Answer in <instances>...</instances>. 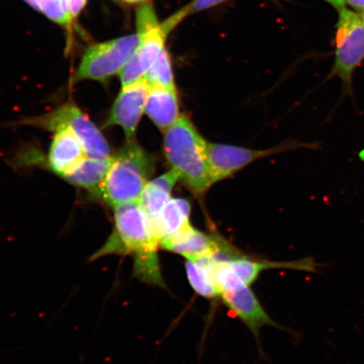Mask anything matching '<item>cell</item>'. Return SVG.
I'll return each mask as SVG.
<instances>
[{
    "mask_svg": "<svg viewBox=\"0 0 364 364\" xmlns=\"http://www.w3.org/2000/svg\"><path fill=\"white\" fill-rule=\"evenodd\" d=\"M361 19H362L363 25H364V12H363V15L361 16Z\"/></svg>",
    "mask_w": 364,
    "mask_h": 364,
    "instance_id": "obj_27",
    "label": "cell"
},
{
    "mask_svg": "<svg viewBox=\"0 0 364 364\" xmlns=\"http://www.w3.org/2000/svg\"><path fill=\"white\" fill-rule=\"evenodd\" d=\"M38 10L57 24L70 27L73 21L67 0H36Z\"/></svg>",
    "mask_w": 364,
    "mask_h": 364,
    "instance_id": "obj_20",
    "label": "cell"
},
{
    "mask_svg": "<svg viewBox=\"0 0 364 364\" xmlns=\"http://www.w3.org/2000/svg\"><path fill=\"white\" fill-rule=\"evenodd\" d=\"M213 258L216 284L225 306L248 326L255 336H258L263 326H277L267 315L257 296L250 289V286L241 281L232 270L228 263L230 257L215 255Z\"/></svg>",
    "mask_w": 364,
    "mask_h": 364,
    "instance_id": "obj_4",
    "label": "cell"
},
{
    "mask_svg": "<svg viewBox=\"0 0 364 364\" xmlns=\"http://www.w3.org/2000/svg\"><path fill=\"white\" fill-rule=\"evenodd\" d=\"M292 148V144H286L276 148L264 150L247 149L233 145L209 144L208 159L210 164L213 181H218L233 176L257 159L284 152Z\"/></svg>",
    "mask_w": 364,
    "mask_h": 364,
    "instance_id": "obj_9",
    "label": "cell"
},
{
    "mask_svg": "<svg viewBox=\"0 0 364 364\" xmlns=\"http://www.w3.org/2000/svg\"><path fill=\"white\" fill-rule=\"evenodd\" d=\"M124 1L130 4H136L145 1V0H124Z\"/></svg>",
    "mask_w": 364,
    "mask_h": 364,
    "instance_id": "obj_26",
    "label": "cell"
},
{
    "mask_svg": "<svg viewBox=\"0 0 364 364\" xmlns=\"http://www.w3.org/2000/svg\"><path fill=\"white\" fill-rule=\"evenodd\" d=\"M191 206L188 200L171 198L154 221L159 238V244L174 237L190 224Z\"/></svg>",
    "mask_w": 364,
    "mask_h": 364,
    "instance_id": "obj_15",
    "label": "cell"
},
{
    "mask_svg": "<svg viewBox=\"0 0 364 364\" xmlns=\"http://www.w3.org/2000/svg\"><path fill=\"white\" fill-rule=\"evenodd\" d=\"M154 169V159L135 142L127 143L115 156L95 197L115 208L139 201Z\"/></svg>",
    "mask_w": 364,
    "mask_h": 364,
    "instance_id": "obj_3",
    "label": "cell"
},
{
    "mask_svg": "<svg viewBox=\"0 0 364 364\" xmlns=\"http://www.w3.org/2000/svg\"><path fill=\"white\" fill-rule=\"evenodd\" d=\"M112 157H87L63 178L70 183L90 190L94 194L102 186L112 166Z\"/></svg>",
    "mask_w": 364,
    "mask_h": 364,
    "instance_id": "obj_17",
    "label": "cell"
},
{
    "mask_svg": "<svg viewBox=\"0 0 364 364\" xmlns=\"http://www.w3.org/2000/svg\"><path fill=\"white\" fill-rule=\"evenodd\" d=\"M208 145L186 116H181L165 131L164 151L167 161L196 195L206 193L215 183L209 164Z\"/></svg>",
    "mask_w": 364,
    "mask_h": 364,
    "instance_id": "obj_2",
    "label": "cell"
},
{
    "mask_svg": "<svg viewBox=\"0 0 364 364\" xmlns=\"http://www.w3.org/2000/svg\"><path fill=\"white\" fill-rule=\"evenodd\" d=\"M150 86L144 79L124 86L113 104L107 125L122 127L127 140L134 138L141 117L145 112Z\"/></svg>",
    "mask_w": 364,
    "mask_h": 364,
    "instance_id": "obj_10",
    "label": "cell"
},
{
    "mask_svg": "<svg viewBox=\"0 0 364 364\" xmlns=\"http://www.w3.org/2000/svg\"><path fill=\"white\" fill-rule=\"evenodd\" d=\"M178 180H180L178 174L171 170L149 182L146 188H144L139 203L153 222L156 220L163 208L170 201L172 190Z\"/></svg>",
    "mask_w": 364,
    "mask_h": 364,
    "instance_id": "obj_16",
    "label": "cell"
},
{
    "mask_svg": "<svg viewBox=\"0 0 364 364\" xmlns=\"http://www.w3.org/2000/svg\"><path fill=\"white\" fill-rule=\"evenodd\" d=\"M228 263L236 275L249 286L255 283L263 271L285 268L307 272H317L321 264L315 258L307 257L292 262H267L258 261L239 253L228 259Z\"/></svg>",
    "mask_w": 364,
    "mask_h": 364,
    "instance_id": "obj_13",
    "label": "cell"
},
{
    "mask_svg": "<svg viewBox=\"0 0 364 364\" xmlns=\"http://www.w3.org/2000/svg\"><path fill=\"white\" fill-rule=\"evenodd\" d=\"M364 61V25L361 16L343 8L339 11L336 25L334 65L328 78L338 77L343 93L353 97L355 70Z\"/></svg>",
    "mask_w": 364,
    "mask_h": 364,
    "instance_id": "obj_5",
    "label": "cell"
},
{
    "mask_svg": "<svg viewBox=\"0 0 364 364\" xmlns=\"http://www.w3.org/2000/svg\"><path fill=\"white\" fill-rule=\"evenodd\" d=\"M226 0H195V1L191 4L189 11H203L205 9L211 8L220 3L225 2Z\"/></svg>",
    "mask_w": 364,
    "mask_h": 364,
    "instance_id": "obj_21",
    "label": "cell"
},
{
    "mask_svg": "<svg viewBox=\"0 0 364 364\" xmlns=\"http://www.w3.org/2000/svg\"><path fill=\"white\" fill-rule=\"evenodd\" d=\"M114 208V229L90 262L107 256L132 257L134 277L144 284L166 288L158 250L161 248L156 225L139 201L117 205Z\"/></svg>",
    "mask_w": 364,
    "mask_h": 364,
    "instance_id": "obj_1",
    "label": "cell"
},
{
    "mask_svg": "<svg viewBox=\"0 0 364 364\" xmlns=\"http://www.w3.org/2000/svg\"><path fill=\"white\" fill-rule=\"evenodd\" d=\"M212 257L186 260V272L189 284L198 295L208 299L220 297V291L216 284Z\"/></svg>",
    "mask_w": 364,
    "mask_h": 364,
    "instance_id": "obj_18",
    "label": "cell"
},
{
    "mask_svg": "<svg viewBox=\"0 0 364 364\" xmlns=\"http://www.w3.org/2000/svg\"><path fill=\"white\" fill-rule=\"evenodd\" d=\"M325 1L330 4L331 6H333L338 11L345 8L346 0H325Z\"/></svg>",
    "mask_w": 364,
    "mask_h": 364,
    "instance_id": "obj_24",
    "label": "cell"
},
{
    "mask_svg": "<svg viewBox=\"0 0 364 364\" xmlns=\"http://www.w3.org/2000/svg\"><path fill=\"white\" fill-rule=\"evenodd\" d=\"M230 247L231 245L221 236L204 233L192 225L161 245V248L178 254L186 260L215 256Z\"/></svg>",
    "mask_w": 364,
    "mask_h": 364,
    "instance_id": "obj_11",
    "label": "cell"
},
{
    "mask_svg": "<svg viewBox=\"0 0 364 364\" xmlns=\"http://www.w3.org/2000/svg\"><path fill=\"white\" fill-rule=\"evenodd\" d=\"M141 43L139 33L95 44L86 50L75 80L105 82L119 74Z\"/></svg>",
    "mask_w": 364,
    "mask_h": 364,
    "instance_id": "obj_6",
    "label": "cell"
},
{
    "mask_svg": "<svg viewBox=\"0 0 364 364\" xmlns=\"http://www.w3.org/2000/svg\"><path fill=\"white\" fill-rule=\"evenodd\" d=\"M27 4H29L31 7L38 10V6H36V0H25Z\"/></svg>",
    "mask_w": 364,
    "mask_h": 364,
    "instance_id": "obj_25",
    "label": "cell"
},
{
    "mask_svg": "<svg viewBox=\"0 0 364 364\" xmlns=\"http://www.w3.org/2000/svg\"><path fill=\"white\" fill-rule=\"evenodd\" d=\"M68 11H70L72 20H75L78 17L80 12L87 3V0H67Z\"/></svg>",
    "mask_w": 364,
    "mask_h": 364,
    "instance_id": "obj_22",
    "label": "cell"
},
{
    "mask_svg": "<svg viewBox=\"0 0 364 364\" xmlns=\"http://www.w3.org/2000/svg\"><path fill=\"white\" fill-rule=\"evenodd\" d=\"M349 6H351L355 10L364 12V0H346Z\"/></svg>",
    "mask_w": 364,
    "mask_h": 364,
    "instance_id": "obj_23",
    "label": "cell"
},
{
    "mask_svg": "<svg viewBox=\"0 0 364 364\" xmlns=\"http://www.w3.org/2000/svg\"><path fill=\"white\" fill-rule=\"evenodd\" d=\"M144 80H146L150 85L176 88L171 58L166 48L159 54L156 61L149 68Z\"/></svg>",
    "mask_w": 364,
    "mask_h": 364,
    "instance_id": "obj_19",
    "label": "cell"
},
{
    "mask_svg": "<svg viewBox=\"0 0 364 364\" xmlns=\"http://www.w3.org/2000/svg\"><path fill=\"white\" fill-rule=\"evenodd\" d=\"M88 157L83 143L67 127L55 132L48 154L50 169L65 177Z\"/></svg>",
    "mask_w": 364,
    "mask_h": 364,
    "instance_id": "obj_12",
    "label": "cell"
},
{
    "mask_svg": "<svg viewBox=\"0 0 364 364\" xmlns=\"http://www.w3.org/2000/svg\"><path fill=\"white\" fill-rule=\"evenodd\" d=\"M26 124L56 132L67 127L79 136L89 157H111V150L102 132L75 104L67 103L43 116L26 120Z\"/></svg>",
    "mask_w": 364,
    "mask_h": 364,
    "instance_id": "obj_7",
    "label": "cell"
},
{
    "mask_svg": "<svg viewBox=\"0 0 364 364\" xmlns=\"http://www.w3.org/2000/svg\"><path fill=\"white\" fill-rule=\"evenodd\" d=\"M145 112L158 129L165 132L179 119L180 106L176 88L150 86Z\"/></svg>",
    "mask_w": 364,
    "mask_h": 364,
    "instance_id": "obj_14",
    "label": "cell"
},
{
    "mask_svg": "<svg viewBox=\"0 0 364 364\" xmlns=\"http://www.w3.org/2000/svg\"><path fill=\"white\" fill-rule=\"evenodd\" d=\"M177 22L173 16L147 33H139L141 36L139 48L119 73L122 87L144 79L149 68L165 49L166 36Z\"/></svg>",
    "mask_w": 364,
    "mask_h": 364,
    "instance_id": "obj_8",
    "label": "cell"
}]
</instances>
